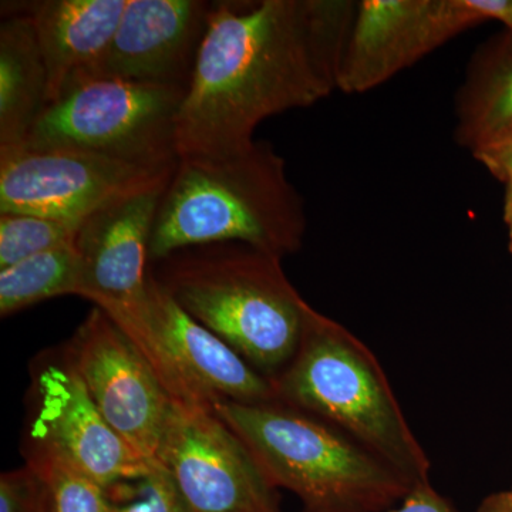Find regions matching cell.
<instances>
[{"label":"cell","instance_id":"26","mask_svg":"<svg viewBox=\"0 0 512 512\" xmlns=\"http://www.w3.org/2000/svg\"><path fill=\"white\" fill-rule=\"evenodd\" d=\"M476 512H512V488L488 495Z\"/></svg>","mask_w":512,"mask_h":512},{"label":"cell","instance_id":"28","mask_svg":"<svg viewBox=\"0 0 512 512\" xmlns=\"http://www.w3.org/2000/svg\"><path fill=\"white\" fill-rule=\"evenodd\" d=\"M508 249H510L511 255H512V244H508Z\"/></svg>","mask_w":512,"mask_h":512},{"label":"cell","instance_id":"24","mask_svg":"<svg viewBox=\"0 0 512 512\" xmlns=\"http://www.w3.org/2000/svg\"><path fill=\"white\" fill-rule=\"evenodd\" d=\"M387 512H457L453 504L443 497L431 485L430 481L427 483L417 484L413 490L407 494L399 507H394L393 510Z\"/></svg>","mask_w":512,"mask_h":512},{"label":"cell","instance_id":"25","mask_svg":"<svg viewBox=\"0 0 512 512\" xmlns=\"http://www.w3.org/2000/svg\"><path fill=\"white\" fill-rule=\"evenodd\" d=\"M478 2L487 22L497 20L512 33V0H478Z\"/></svg>","mask_w":512,"mask_h":512},{"label":"cell","instance_id":"3","mask_svg":"<svg viewBox=\"0 0 512 512\" xmlns=\"http://www.w3.org/2000/svg\"><path fill=\"white\" fill-rule=\"evenodd\" d=\"M161 288L272 383L301 345L309 303L282 259L242 242L180 249L150 265Z\"/></svg>","mask_w":512,"mask_h":512},{"label":"cell","instance_id":"8","mask_svg":"<svg viewBox=\"0 0 512 512\" xmlns=\"http://www.w3.org/2000/svg\"><path fill=\"white\" fill-rule=\"evenodd\" d=\"M156 460L185 512H281L274 485L210 406L173 402Z\"/></svg>","mask_w":512,"mask_h":512},{"label":"cell","instance_id":"2","mask_svg":"<svg viewBox=\"0 0 512 512\" xmlns=\"http://www.w3.org/2000/svg\"><path fill=\"white\" fill-rule=\"evenodd\" d=\"M305 202L269 141L221 157L178 158L158 205L150 264L180 249L242 242L279 258L302 248Z\"/></svg>","mask_w":512,"mask_h":512},{"label":"cell","instance_id":"23","mask_svg":"<svg viewBox=\"0 0 512 512\" xmlns=\"http://www.w3.org/2000/svg\"><path fill=\"white\" fill-rule=\"evenodd\" d=\"M471 154L495 178L505 183L512 177V130L474 148Z\"/></svg>","mask_w":512,"mask_h":512},{"label":"cell","instance_id":"22","mask_svg":"<svg viewBox=\"0 0 512 512\" xmlns=\"http://www.w3.org/2000/svg\"><path fill=\"white\" fill-rule=\"evenodd\" d=\"M0 512H53L42 478L26 464L0 477Z\"/></svg>","mask_w":512,"mask_h":512},{"label":"cell","instance_id":"9","mask_svg":"<svg viewBox=\"0 0 512 512\" xmlns=\"http://www.w3.org/2000/svg\"><path fill=\"white\" fill-rule=\"evenodd\" d=\"M174 170L69 148L0 150V214L82 222L113 202L167 184Z\"/></svg>","mask_w":512,"mask_h":512},{"label":"cell","instance_id":"1","mask_svg":"<svg viewBox=\"0 0 512 512\" xmlns=\"http://www.w3.org/2000/svg\"><path fill=\"white\" fill-rule=\"evenodd\" d=\"M352 0L212 2L175 124L178 158L221 157L254 143L272 116L338 89Z\"/></svg>","mask_w":512,"mask_h":512},{"label":"cell","instance_id":"11","mask_svg":"<svg viewBox=\"0 0 512 512\" xmlns=\"http://www.w3.org/2000/svg\"><path fill=\"white\" fill-rule=\"evenodd\" d=\"M165 185L94 212L76 238L83 259L80 296L106 313L137 349L148 333L151 235Z\"/></svg>","mask_w":512,"mask_h":512},{"label":"cell","instance_id":"14","mask_svg":"<svg viewBox=\"0 0 512 512\" xmlns=\"http://www.w3.org/2000/svg\"><path fill=\"white\" fill-rule=\"evenodd\" d=\"M211 9L212 2L205 0H128L109 49L90 79L187 89Z\"/></svg>","mask_w":512,"mask_h":512},{"label":"cell","instance_id":"21","mask_svg":"<svg viewBox=\"0 0 512 512\" xmlns=\"http://www.w3.org/2000/svg\"><path fill=\"white\" fill-rule=\"evenodd\" d=\"M114 512H185L177 488L158 461L144 476L106 488Z\"/></svg>","mask_w":512,"mask_h":512},{"label":"cell","instance_id":"4","mask_svg":"<svg viewBox=\"0 0 512 512\" xmlns=\"http://www.w3.org/2000/svg\"><path fill=\"white\" fill-rule=\"evenodd\" d=\"M275 488L302 512H387L413 485L382 458L325 421L279 402L215 404Z\"/></svg>","mask_w":512,"mask_h":512},{"label":"cell","instance_id":"7","mask_svg":"<svg viewBox=\"0 0 512 512\" xmlns=\"http://www.w3.org/2000/svg\"><path fill=\"white\" fill-rule=\"evenodd\" d=\"M23 448L62 458L101 487L144 476L151 463L121 439L87 392L66 345L30 363Z\"/></svg>","mask_w":512,"mask_h":512},{"label":"cell","instance_id":"12","mask_svg":"<svg viewBox=\"0 0 512 512\" xmlns=\"http://www.w3.org/2000/svg\"><path fill=\"white\" fill-rule=\"evenodd\" d=\"M66 348L111 429L141 457L156 461L173 400L136 345L94 306Z\"/></svg>","mask_w":512,"mask_h":512},{"label":"cell","instance_id":"10","mask_svg":"<svg viewBox=\"0 0 512 512\" xmlns=\"http://www.w3.org/2000/svg\"><path fill=\"white\" fill-rule=\"evenodd\" d=\"M173 402L214 407L222 402H276L274 384L228 343L201 325L150 272L148 335L138 350Z\"/></svg>","mask_w":512,"mask_h":512},{"label":"cell","instance_id":"5","mask_svg":"<svg viewBox=\"0 0 512 512\" xmlns=\"http://www.w3.org/2000/svg\"><path fill=\"white\" fill-rule=\"evenodd\" d=\"M272 384L279 402L348 434L413 487L430 481L429 457L372 350L311 305L298 352Z\"/></svg>","mask_w":512,"mask_h":512},{"label":"cell","instance_id":"19","mask_svg":"<svg viewBox=\"0 0 512 512\" xmlns=\"http://www.w3.org/2000/svg\"><path fill=\"white\" fill-rule=\"evenodd\" d=\"M23 456L42 478L53 512H114L106 488L62 458L37 448H23Z\"/></svg>","mask_w":512,"mask_h":512},{"label":"cell","instance_id":"13","mask_svg":"<svg viewBox=\"0 0 512 512\" xmlns=\"http://www.w3.org/2000/svg\"><path fill=\"white\" fill-rule=\"evenodd\" d=\"M487 22L478 0H362L340 66V92L366 93L448 40Z\"/></svg>","mask_w":512,"mask_h":512},{"label":"cell","instance_id":"18","mask_svg":"<svg viewBox=\"0 0 512 512\" xmlns=\"http://www.w3.org/2000/svg\"><path fill=\"white\" fill-rule=\"evenodd\" d=\"M82 286L83 259L76 242L29 256L0 269V316L9 318L57 296H80Z\"/></svg>","mask_w":512,"mask_h":512},{"label":"cell","instance_id":"15","mask_svg":"<svg viewBox=\"0 0 512 512\" xmlns=\"http://www.w3.org/2000/svg\"><path fill=\"white\" fill-rule=\"evenodd\" d=\"M128 0H37L3 2L25 13L35 26L49 76V104L96 72Z\"/></svg>","mask_w":512,"mask_h":512},{"label":"cell","instance_id":"17","mask_svg":"<svg viewBox=\"0 0 512 512\" xmlns=\"http://www.w3.org/2000/svg\"><path fill=\"white\" fill-rule=\"evenodd\" d=\"M456 141L474 148L512 130V33L474 53L456 97Z\"/></svg>","mask_w":512,"mask_h":512},{"label":"cell","instance_id":"6","mask_svg":"<svg viewBox=\"0 0 512 512\" xmlns=\"http://www.w3.org/2000/svg\"><path fill=\"white\" fill-rule=\"evenodd\" d=\"M185 92L168 84L83 80L46 107L19 147L69 148L141 167L173 168Z\"/></svg>","mask_w":512,"mask_h":512},{"label":"cell","instance_id":"16","mask_svg":"<svg viewBox=\"0 0 512 512\" xmlns=\"http://www.w3.org/2000/svg\"><path fill=\"white\" fill-rule=\"evenodd\" d=\"M49 106V76L35 26L2 8L0 23V150L19 147Z\"/></svg>","mask_w":512,"mask_h":512},{"label":"cell","instance_id":"20","mask_svg":"<svg viewBox=\"0 0 512 512\" xmlns=\"http://www.w3.org/2000/svg\"><path fill=\"white\" fill-rule=\"evenodd\" d=\"M83 221L30 214H0V269L76 242Z\"/></svg>","mask_w":512,"mask_h":512},{"label":"cell","instance_id":"27","mask_svg":"<svg viewBox=\"0 0 512 512\" xmlns=\"http://www.w3.org/2000/svg\"><path fill=\"white\" fill-rule=\"evenodd\" d=\"M507 188H505V200H504V222L508 228V238L512 244V177L505 181Z\"/></svg>","mask_w":512,"mask_h":512}]
</instances>
